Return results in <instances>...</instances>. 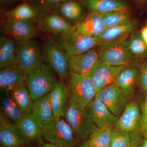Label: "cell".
Returning a JSON list of instances; mask_svg holds the SVG:
<instances>
[{"mask_svg":"<svg viewBox=\"0 0 147 147\" xmlns=\"http://www.w3.org/2000/svg\"><path fill=\"white\" fill-rule=\"evenodd\" d=\"M139 21L131 20L129 22L108 28L98 37L100 47L113 44L122 43L128 38L129 36L140 25Z\"/></svg>","mask_w":147,"mask_h":147,"instance_id":"cell-12","label":"cell"},{"mask_svg":"<svg viewBox=\"0 0 147 147\" xmlns=\"http://www.w3.org/2000/svg\"><path fill=\"white\" fill-rule=\"evenodd\" d=\"M106 28L100 13L91 12L75 26L71 30L78 34L98 37Z\"/></svg>","mask_w":147,"mask_h":147,"instance_id":"cell-14","label":"cell"},{"mask_svg":"<svg viewBox=\"0 0 147 147\" xmlns=\"http://www.w3.org/2000/svg\"><path fill=\"white\" fill-rule=\"evenodd\" d=\"M142 132L144 137H147V125H144L142 127Z\"/></svg>","mask_w":147,"mask_h":147,"instance_id":"cell-40","label":"cell"},{"mask_svg":"<svg viewBox=\"0 0 147 147\" xmlns=\"http://www.w3.org/2000/svg\"><path fill=\"white\" fill-rule=\"evenodd\" d=\"M42 136L48 143L62 147H78L80 142L64 119L54 118L42 128Z\"/></svg>","mask_w":147,"mask_h":147,"instance_id":"cell-3","label":"cell"},{"mask_svg":"<svg viewBox=\"0 0 147 147\" xmlns=\"http://www.w3.org/2000/svg\"><path fill=\"white\" fill-rule=\"evenodd\" d=\"M59 14L69 21H77L80 20L84 14L82 5L76 1L69 0L61 5Z\"/></svg>","mask_w":147,"mask_h":147,"instance_id":"cell-28","label":"cell"},{"mask_svg":"<svg viewBox=\"0 0 147 147\" xmlns=\"http://www.w3.org/2000/svg\"><path fill=\"white\" fill-rule=\"evenodd\" d=\"M56 40L70 57L94 49L99 45L97 37L78 34L71 30L66 34L59 36Z\"/></svg>","mask_w":147,"mask_h":147,"instance_id":"cell-7","label":"cell"},{"mask_svg":"<svg viewBox=\"0 0 147 147\" xmlns=\"http://www.w3.org/2000/svg\"><path fill=\"white\" fill-rule=\"evenodd\" d=\"M63 117L72 129L77 139L82 143L86 142L90 135L98 129L86 108L69 105Z\"/></svg>","mask_w":147,"mask_h":147,"instance_id":"cell-5","label":"cell"},{"mask_svg":"<svg viewBox=\"0 0 147 147\" xmlns=\"http://www.w3.org/2000/svg\"><path fill=\"white\" fill-rule=\"evenodd\" d=\"M144 121L138 102H128L114 126V129L129 133L142 131Z\"/></svg>","mask_w":147,"mask_h":147,"instance_id":"cell-9","label":"cell"},{"mask_svg":"<svg viewBox=\"0 0 147 147\" xmlns=\"http://www.w3.org/2000/svg\"><path fill=\"white\" fill-rule=\"evenodd\" d=\"M28 74L16 65L1 69L0 88L1 90L11 92L14 89L26 84Z\"/></svg>","mask_w":147,"mask_h":147,"instance_id":"cell-16","label":"cell"},{"mask_svg":"<svg viewBox=\"0 0 147 147\" xmlns=\"http://www.w3.org/2000/svg\"><path fill=\"white\" fill-rule=\"evenodd\" d=\"M49 94L55 118L63 117L69 105L67 88L63 81L58 82Z\"/></svg>","mask_w":147,"mask_h":147,"instance_id":"cell-21","label":"cell"},{"mask_svg":"<svg viewBox=\"0 0 147 147\" xmlns=\"http://www.w3.org/2000/svg\"><path fill=\"white\" fill-rule=\"evenodd\" d=\"M84 3L91 12L100 14L129 9L128 5L121 0H84Z\"/></svg>","mask_w":147,"mask_h":147,"instance_id":"cell-24","label":"cell"},{"mask_svg":"<svg viewBox=\"0 0 147 147\" xmlns=\"http://www.w3.org/2000/svg\"><path fill=\"white\" fill-rule=\"evenodd\" d=\"M57 76L51 67L44 63L28 74L26 84L33 100L46 95L53 90L59 82Z\"/></svg>","mask_w":147,"mask_h":147,"instance_id":"cell-2","label":"cell"},{"mask_svg":"<svg viewBox=\"0 0 147 147\" xmlns=\"http://www.w3.org/2000/svg\"><path fill=\"white\" fill-rule=\"evenodd\" d=\"M124 67L110 65L99 58L87 76L91 80L98 92L113 84Z\"/></svg>","mask_w":147,"mask_h":147,"instance_id":"cell-10","label":"cell"},{"mask_svg":"<svg viewBox=\"0 0 147 147\" xmlns=\"http://www.w3.org/2000/svg\"><path fill=\"white\" fill-rule=\"evenodd\" d=\"M41 147H62L59 146H57V145H55L53 144H50V143H45L43 144L42 145Z\"/></svg>","mask_w":147,"mask_h":147,"instance_id":"cell-39","label":"cell"},{"mask_svg":"<svg viewBox=\"0 0 147 147\" xmlns=\"http://www.w3.org/2000/svg\"><path fill=\"white\" fill-rule=\"evenodd\" d=\"M40 24L45 30L60 36L66 34L72 27L69 21L57 13L47 15Z\"/></svg>","mask_w":147,"mask_h":147,"instance_id":"cell-25","label":"cell"},{"mask_svg":"<svg viewBox=\"0 0 147 147\" xmlns=\"http://www.w3.org/2000/svg\"><path fill=\"white\" fill-rule=\"evenodd\" d=\"M30 114L42 128L55 118L49 93L34 100Z\"/></svg>","mask_w":147,"mask_h":147,"instance_id":"cell-20","label":"cell"},{"mask_svg":"<svg viewBox=\"0 0 147 147\" xmlns=\"http://www.w3.org/2000/svg\"><path fill=\"white\" fill-rule=\"evenodd\" d=\"M106 29L125 24L132 20L129 10L116 11L101 13Z\"/></svg>","mask_w":147,"mask_h":147,"instance_id":"cell-31","label":"cell"},{"mask_svg":"<svg viewBox=\"0 0 147 147\" xmlns=\"http://www.w3.org/2000/svg\"><path fill=\"white\" fill-rule=\"evenodd\" d=\"M99 59L98 52L94 49L71 56L69 58V72L87 76Z\"/></svg>","mask_w":147,"mask_h":147,"instance_id":"cell-15","label":"cell"},{"mask_svg":"<svg viewBox=\"0 0 147 147\" xmlns=\"http://www.w3.org/2000/svg\"><path fill=\"white\" fill-rule=\"evenodd\" d=\"M43 53L37 43L33 39L17 42L16 65L28 74L32 73L43 64Z\"/></svg>","mask_w":147,"mask_h":147,"instance_id":"cell-4","label":"cell"},{"mask_svg":"<svg viewBox=\"0 0 147 147\" xmlns=\"http://www.w3.org/2000/svg\"><path fill=\"white\" fill-rule=\"evenodd\" d=\"M7 1V0H1V2H5Z\"/></svg>","mask_w":147,"mask_h":147,"instance_id":"cell-43","label":"cell"},{"mask_svg":"<svg viewBox=\"0 0 147 147\" xmlns=\"http://www.w3.org/2000/svg\"><path fill=\"white\" fill-rule=\"evenodd\" d=\"M131 141L130 133L113 129L110 147H129Z\"/></svg>","mask_w":147,"mask_h":147,"instance_id":"cell-33","label":"cell"},{"mask_svg":"<svg viewBox=\"0 0 147 147\" xmlns=\"http://www.w3.org/2000/svg\"><path fill=\"white\" fill-rule=\"evenodd\" d=\"M0 147H2L1 146H0Z\"/></svg>","mask_w":147,"mask_h":147,"instance_id":"cell-44","label":"cell"},{"mask_svg":"<svg viewBox=\"0 0 147 147\" xmlns=\"http://www.w3.org/2000/svg\"><path fill=\"white\" fill-rule=\"evenodd\" d=\"M80 147H81V146H80Z\"/></svg>","mask_w":147,"mask_h":147,"instance_id":"cell-45","label":"cell"},{"mask_svg":"<svg viewBox=\"0 0 147 147\" xmlns=\"http://www.w3.org/2000/svg\"><path fill=\"white\" fill-rule=\"evenodd\" d=\"M140 109L144 121V125H147V94L141 103ZM143 125V126H144Z\"/></svg>","mask_w":147,"mask_h":147,"instance_id":"cell-36","label":"cell"},{"mask_svg":"<svg viewBox=\"0 0 147 147\" xmlns=\"http://www.w3.org/2000/svg\"><path fill=\"white\" fill-rule=\"evenodd\" d=\"M86 109L92 121L98 128H113L119 119V117L114 115L96 96Z\"/></svg>","mask_w":147,"mask_h":147,"instance_id":"cell-13","label":"cell"},{"mask_svg":"<svg viewBox=\"0 0 147 147\" xmlns=\"http://www.w3.org/2000/svg\"><path fill=\"white\" fill-rule=\"evenodd\" d=\"M96 96L118 117H120L128 103V98L113 84L98 92Z\"/></svg>","mask_w":147,"mask_h":147,"instance_id":"cell-11","label":"cell"},{"mask_svg":"<svg viewBox=\"0 0 147 147\" xmlns=\"http://www.w3.org/2000/svg\"><path fill=\"white\" fill-rule=\"evenodd\" d=\"M139 79L140 86L147 94V59L141 64L139 67Z\"/></svg>","mask_w":147,"mask_h":147,"instance_id":"cell-34","label":"cell"},{"mask_svg":"<svg viewBox=\"0 0 147 147\" xmlns=\"http://www.w3.org/2000/svg\"><path fill=\"white\" fill-rule=\"evenodd\" d=\"M42 53L43 59L47 64L53 68L61 81L65 80L69 73L70 56L54 40L46 42Z\"/></svg>","mask_w":147,"mask_h":147,"instance_id":"cell-6","label":"cell"},{"mask_svg":"<svg viewBox=\"0 0 147 147\" xmlns=\"http://www.w3.org/2000/svg\"><path fill=\"white\" fill-rule=\"evenodd\" d=\"M141 147H147V137H144L142 140Z\"/></svg>","mask_w":147,"mask_h":147,"instance_id":"cell-41","label":"cell"},{"mask_svg":"<svg viewBox=\"0 0 147 147\" xmlns=\"http://www.w3.org/2000/svg\"><path fill=\"white\" fill-rule=\"evenodd\" d=\"M15 124L9 121L1 114L0 118V146L2 147H22L25 145Z\"/></svg>","mask_w":147,"mask_h":147,"instance_id":"cell-17","label":"cell"},{"mask_svg":"<svg viewBox=\"0 0 147 147\" xmlns=\"http://www.w3.org/2000/svg\"><path fill=\"white\" fill-rule=\"evenodd\" d=\"M2 108L5 115L16 125L25 116L19 106L10 96H5L1 100Z\"/></svg>","mask_w":147,"mask_h":147,"instance_id":"cell-29","label":"cell"},{"mask_svg":"<svg viewBox=\"0 0 147 147\" xmlns=\"http://www.w3.org/2000/svg\"><path fill=\"white\" fill-rule=\"evenodd\" d=\"M141 132L142 131H137L130 133L131 141L129 147H141L143 139Z\"/></svg>","mask_w":147,"mask_h":147,"instance_id":"cell-35","label":"cell"},{"mask_svg":"<svg viewBox=\"0 0 147 147\" xmlns=\"http://www.w3.org/2000/svg\"><path fill=\"white\" fill-rule=\"evenodd\" d=\"M4 29L16 42L32 39L37 32L33 21H7Z\"/></svg>","mask_w":147,"mask_h":147,"instance_id":"cell-19","label":"cell"},{"mask_svg":"<svg viewBox=\"0 0 147 147\" xmlns=\"http://www.w3.org/2000/svg\"><path fill=\"white\" fill-rule=\"evenodd\" d=\"M26 84L14 89L11 92V97L26 115L31 112L34 100Z\"/></svg>","mask_w":147,"mask_h":147,"instance_id":"cell-26","label":"cell"},{"mask_svg":"<svg viewBox=\"0 0 147 147\" xmlns=\"http://www.w3.org/2000/svg\"><path fill=\"white\" fill-rule=\"evenodd\" d=\"M113 130L110 127L98 128L83 143L92 147H110Z\"/></svg>","mask_w":147,"mask_h":147,"instance_id":"cell-27","label":"cell"},{"mask_svg":"<svg viewBox=\"0 0 147 147\" xmlns=\"http://www.w3.org/2000/svg\"><path fill=\"white\" fill-rule=\"evenodd\" d=\"M17 42L12 37L2 35L0 38L1 69L16 65Z\"/></svg>","mask_w":147,"mask_h":147,"instance_id":"cell-23","label":"cell"},{"mask_svg":"<svg viewBox=\"0 0 147 147\" xmlns=\"http://www.w3.org/2000/svg\"><path fill=\"white\" fill-rule=\"evenodd\" d=\"M36 15V11L31 5L21 4L9 12L7 21H33Z\"/></svg>","mask_w":147,"mask_h":147,"instance_id":"cell-30","label":"cell"},{"mask_svg":"<svg viewBox=\"0 0 147 147\" xmlns=\"http://www.w3.org/2000/svg\"><path fill=\"white\" fill-rule=\"evenodd\" d=\"M40 4L51 5L57 4L59 3L65 2L69 0H36Z\"/></svg>","mask_w":147,"mask_h":147,"instance_id":"cell-37","label":"cell"},{"mask_svg":"<svg viewBox=\"0 0 147 147\" xmlns=\"http://www.w3.org/2000/svg\"><path fill=\"white\" fill-rule=\"evenodd\" d=\"M67 88L69 105L86 108L97 92L87 76L69 72Z\"/></svg>","mask_w":147,"mask_h":147,"instance_id":"cell-1","label":"cell"},{"mask_svg":"<svg viewBox=\"0 0 147 147\" xmlns=\"http://www.w3.org/2000/svg\"><path fill=\"white\" fill-rule=\"evenodd\" d=\"M16 126L25 145L39 141L42 136V128L30 114L24 116Z\"/></svg>","mask_w":147,"mask_h":147,"instance_id":"cell-22","label":"cell"},{"mask_svg":"<svg viewBox=\"0 0 147 147\" xmlns=\"http://www.w3.org/2000/svg\"><path fill=\"white\" fill-rule=\"evenodd\" d=\"M136 57H143L147 55V46L140 33L133 35L123 42Z\"/></svg>","mask_w":147,"mask_h":147,"instance_id":"cell-32","label":"cell"},{"mask_svg":"<svg viewBox=\"0 0 147 147\" xmlns=\"http://www.w3.org/2000/svg\"><path fill=\"white\" fill-rule=\"evenodd\" d=\"M139 79V69L134 66H128L121 70L113 84L129 98L134 94Z\"/></svg>","mask_w":147,"mask_h":147,"instance_id":"cell-18","label":"cell"},{"mask_svg":"<svg viewBox=\"0 0 147 147\" xmlns=\"http://www.w3.org/2000/svg\"><path fill=\"white\" fill-rule=\"evenodd\" d=\"M100 47L99 58L108 65L126 67L137 63V58L122 43Z\"/></svg>","mask_w":147,"mask_h":147,"instance_id":"cell-8","label":"cell"},{"mask_svg":"<svg viewBox=\"0 0 147 147\" xmlns=\"http://www.w3.org/2000/svg\"><path fill=\"white\" fill-rule=\"evenodd\" d=\"M140 35L147 46V26L144 27L140 31Z\"/></svg>","mask_w":147,"mask_h":147,"instance_id":"cell-38","label":"cell"},{"mask_svg":"<svg viewBox=\"0 0 147 147\" xmlns=\"http://www.w3.org/2000/svg\"><path fill=\"white\" fill-rule=\"evenodd\" d=\"M80 146L81 147H92L89 146H88V145L86 144L85 143H82V144H81V145H80Z\"/></svg>","mask_w":147,"mask_h":147,"instance_id":"cell-42","label":"cell"}]
</instances>
